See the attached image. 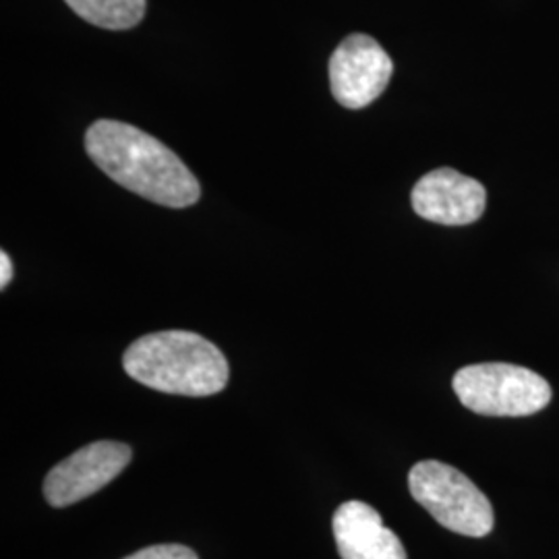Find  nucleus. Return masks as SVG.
Masks as SVG:
<instances>
[{"label": "nucleus", "instance_id": "6e6552de", "mask_svg": "<svg viewBox=\"0 0 559 559\" xmlns=\"http://www.w3.org/2000/svg\"><path fill=\"white\" fill-rule=\"evenodd\" d=\"M334 539L342 559H408L404 545L380 512L365 501H346L334 514Z\"/></svg>", "mask_w": 559, "mask_h": 559}, {"label": "nucleus", "instance_id": "7ed1b4c3", "mask_svg": "<svg viewBox=\"0 0 559 559\" xmlns=\"http://www.w3.org/2000/svg\"><path fill=\"white\" fill-rule=\"evenodd\" d=\"M408 487L415 501L448 531L475 539L493 531L491 501L459 468L440 460H423L411 468Z\"/></svg>", "mask_w": 559, "mask_h": 559}, {"label": "nucleus", "instance_id": "9b49d317", "mask_svg": "<svg viewBox=\"0 0 559 559\" xmlns=\"http://www.w3.org/2000/svg\"><path fill=\"white\" fill-rule=\"evenodd\" d=\"M11 278H13V263L9 260V255L2 251L0 253V286L7 288Z\"/></svg>", "mask_w": 559, "mask_h": 559}, {"label": "nucleus", "instance_id": "9d476101", "mask_svg": "<svg viewBox=\"0 0 559 559\" xmlns=\"http://www.w3.org/2000/svg\"><path fill=\"white\" fill-rule=\"evenodd\" d=\"M124 559H200L198 554L185 545L168 543V545H152L145 547L133 556H127Z\"/></svg>", "mask_w": 559, "mask_h": 559}, {"label": "nucleus", "instance_id": "20e7f679", "mask_svg": "<svg viewBox=\"0 0 559 559\" xmlns=\"http://www.w3.org/2000/svg\"><path fill=\"white\" fill-rule=\"evenodd\" d=\"M460 402L485 417H528L551 402V385L539 373L510 362H480L454 376Z\"/></svg>", "mask_w": 559, "mask_h": 559}, {"label": "nucleus", "instance_id": "1a4fd4ad", "mask_svg": "<svg viewBox=\"0 0 559 559\" xmlns=\"http://www.w3.org/2000/svg\"><path fill=\"white\" fill-rule=\"evenodd\" d=\"M81 20L104 29H131L145 15V0H64Z\"/></svg>", "mask_w": 559, "mask_h": 559}, {"label": "nucleus", "instance_id": "423d86ee", "mask_svg": "<svg viewBox=\"0 0 559 559\" xmlns=\"http://www.w3.org/2000/svg\"><path fill=\"white\" fill-rule=\"evenodd\" d=\"M131 448L120 441H94L59 462L44 480V498L52 508H67L98 493L131 462Z\"/></svg>", "mask_w": 559, "mask_h": 559}, {"label": "nucleus", "instance_id": "f03ea898", "mask_svg": "<svg viewBox=\"0 0 559 559\" xmlns=\"http://www.w3.org/2000/svg\"><path fill=\"white\" fill-rule=\"evenodd\" d=\"M129 378L177 396H214L228 383V360L221 348L195 332L168 330L135 340L122 357Z\"/></svg>", "mask_w": 559, "mask_h": 559}, {"label": "nucleus", "instance_id": "39448f33", "mask_svg": "<svg viewBox=\"0 0 559 559\" xmlns=\"http://www.w3.org/2000/svg\"><path fill=\"white\" fill-rule=\"evenodd\" d=\"M394 62L380 41L353 34L340 41L330 59V87L340 106L360 110L380 98L392 80Z\"/></svg>", "mask_w": 559, "mask_h": 559}, {"label": "nucleus", "instance_id": "0eeeda50", "mask_svg": "<svg viewBox=\"0 0 559 559\" xmlns=\"http://www.w3.org/2000/svg\"><path fill=\"white\" fill-rule=\"evenodd\" d=\"M413 210L423 221L443 226H466L479 221L487 205V191L479 180L452 168L427 173L413 189Z\"/></svg>", "mask_w": 559, "mask_h": 559}, {"label": "nucleus", "instance_id": "f257e3e1", "mask_svg": "<svg viewBox=\"0 0 559 559\" xmlns=\"http://www.w3.org/2000/svg\"><path fill=\"white\" fill-rule=\"evenodd\" d=\"M92 162L120 187L164 207L200 201V180L160 140L119 120H96L85 133Z\"/></svg>", "mask_w": 559, "mask_h": 559}]
</instances>
